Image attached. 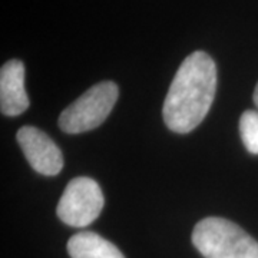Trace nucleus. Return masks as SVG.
Returning a JSON list of instances; mask_svg holds the SVG:
<instances>
[{
    "instance_id": "obj_8",
    "label": "nucleus",
    "mask_w": 258,
    "mask_h": 258,
    "mask_svg": "<svg viewBox=\"0 0 258 258\" xmlns=\"http://www.w3.org/2000/svg\"><path fill=\"white\" fill-rule=\"evenodd\" d=\"M240 135L247 151L258 155V112L245 111L240 118Z\"/></svg>"
},
{
    "instance_id": "obj_5",
    "label": "nucleus",
    "mask_w": 258,
    "mask_h": 258,
    "mask_svg": "<svg viewBox=\"0 0 258 258\" xmlns=\"http://www.w3.org/2000/svg\"><path fill=\"white\" fill-rule=\"evenodd\" d=\"M18 144L30 166L42 175H57L63 168V155L55 142L45 132L35 126L19 129Z\"/></svg>"
},
{
    "instance_id": "obj_1",
    "label": "nucleus",
    "mask_w": 258,
    "mask_h": 258,
    "mask_svg": "<svg viewBox=\"0 0 258 258\" xmlns=\"http://www.w3.org/2000/svg\"><path fill=\"white\" fill-rule=\"evenodd\" d=\"M217 89V68L212 57L197 50L178 68L164 102V120L176 134L197 128L210 112Z\"/></svg>"
},
{
    "instance_id": "obj_4",
    "label": "nucleus",
    "mask_w": 258,
    "mask_h": 258,
    "mask_svg": "<svg viewBox=\"0 0 258 258\" xmlns=\"http://www.w3.org/2000/svg\"><path fill=\"white\" fill-rule=\"evenodd\" d=\"M103 203L99 184L92 178L79 176L66 185L56 212L64 224L83 228L99 217Z\"/></svg>"
},
{
    "instance_id": "obj_7",
    "label": "nucleus",
    "mask_w": 258,
    "mask_h": 258,
    "mask_svg": "<svg viewBox=\"0 0 258 258\" xmlns=\"http://www.w3.org/2000/svg\"><path fill=\"white\" fill-rule=\"evenodd\" d=\"M68 252L71 258H125L111 241L92 231L75 234L68 242Z\"/></svg>"
},
{
    "instance_id": "obj_9",
    "label": "nucleus",
    "mask_w": 258,
    "mask_h": 258,
    "mask_svg": "<svg viewBox=\"0 0 258 258\" xmlns=\"http://www.w3.org/2000/svg\"><path fill=\"white\" fill-rule=\"evenodd\" d=\"M254 103H255V106L258 108V83L257 86H255V91H254Z\"/></svg>"
},
{
    "instance_id": "obj_3",
    "label": "nucleus",
    "mask_w": 258,
    "mask_h": 258,
    "mask_svg": "<svg viewBox=\"0 0 258 258\" xmlns=\"http://www.w3.org/2000/svg\"><path fill=\"white\" fill-rule=\"evenodd\" d=\"M118 85L111 81L93 85L71 103L59 116V126L66 134H82L98 128L118 101Z\"/></svg>"
},
{
    "instance_id": "obj_2",
    "label": "nucleus",
    "mask_w": 258,
    "mask_h": 258,
    "mask_svg": "<svg viewBox=\"0 0 258 258\" xmlns=\"http://www.w3.org/2000/svg\"><path fill=\"white\" fill-rule=\"evenodd\" d=\"M192 244L205 258H258V242L237 224L208 217L195 225Z\"/></svg>"
},
{
    "instance_id": "obj_6",
    "label": "nucleus",
    "mask_w": 258,
    "mask_h": 258,
    "mask_svg": "<svg viewBox=\"0 0 258 258\" xmlns=\"http://www.w3.org/2000/svg\"><path fill=\"white\" fill-rule=\"evenodd\" d=\"M29 108V98L25 89V64L12 59L0 71V109L3 115L18 116Z\"/></svg>"
}]
</instances>
